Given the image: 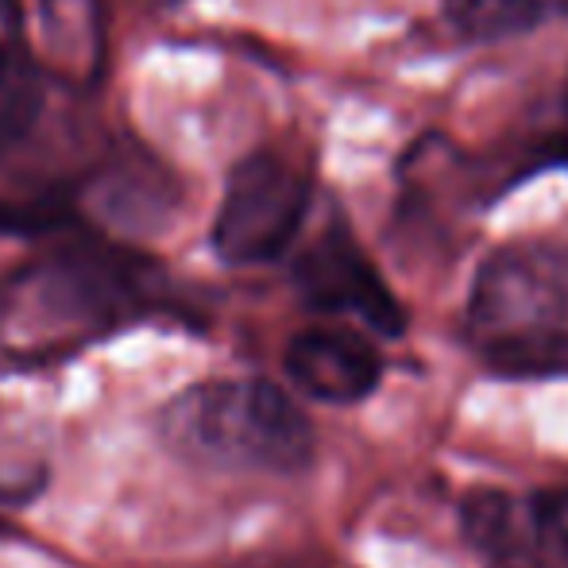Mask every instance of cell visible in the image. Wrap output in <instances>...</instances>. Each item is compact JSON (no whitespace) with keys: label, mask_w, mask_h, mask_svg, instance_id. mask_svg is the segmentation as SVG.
<instances>
[{"label":"cell","mask_w":568,"mask_h":568,"mask_svg":"<svg viewBox=\"0 0 568 568\" xmlns=\"http://www.w3.org/2000/svg\"><path fill=\"white\" fill-rule=\"evenodd\" d=\"M159 317L197 325L163 263L105 232H70L0 271V375L51 372Z\"/></svg>","instance_id":"obj_1"},{"label":"cell","mask_w":568,"mask_h":568,"mask_svg":"<svg viewBox=\"0 0 568 568\" xmlns=\"http://www.w3.org/2000/svg\"><path fill=\"white\" fill-rule=\"evenodd\" d=\"M464 341L503 379L568 375V244L510 240L484 255L464 302Z\"/></svg>","instance_id":"obj_2"},{"label":"cell","mask_w":568,"mask_h":568,"mask_svg":"<svg viewBox=\"0 0 568 568\" xmlns=\"http://www.w3.org/2000/svg\"><path fill=\"white\" fill-rule=\"evenodd\" d=\"M163 449L194 468L302 476L317 456L314 422L271 379H202L155 414Z\"/></svg>","instance_id":"obj_3"},{"label":"cell","mask_w":568,"mask_h":568,"mask_svg":"<svg viewBox=\"0 0 568 568\" xmlns=\"http://www.w3.org/2000/svg\"><path fill=\"white\" fill-rule=\"evenodd\" d=\"M314 205V174L283 151L255 148L236 159L210 229L213 255L229 267H267L302 236Z\"/></svg>","instance_id":"obj_4"},{"label":"cell","mask_w":568,"mask_h":568,"mask_svg":"<svg viewBox=\"0 0 568 568\" xmlns=\"http://www.w3.org/2000/svg\"><path fill=\"white\" fill-rule=\"evenodd\" d=\"M291 286L310 314L352 317L379 337L395 341L410 325L406 306L356 240L344 213H329L317 236L298 247L291 263Z\"/></svg>","instance_id":"obj_5"},{"label":"cell","mask_w":568,"mask_h":568,"mask_svg":"<svg viewBox=\"0 0 568 568\" xmlns=\"http://www.w3.org/2000/svg\"><path fill=\"white\" fill-rule=\"evenodd\" d=\"M460 530L476 554L499 568H565L568 487L526 495L476 487L460 503Z\"/></svg>","instance_id":"obj_6"},{"label":"cell","mask_w":568,"mask_h":568,"mask_svg":"<svg viewBox=\"0 0 568 568\" xmlns=\"http://www.w3.org/2000/svg\"><path fill=\"white\" fill-rule=\"evenodd\" d=\"M286 379L325 406H356L383 383V356L364 333L341 325H310L286 341Z\"/></svg>","instance_id":"obj_7"},{"label":"cell","mask_w":568,"mask_h":568,"mask_svg":"<svg viewBox=\"0 0 568 568\" xmlns=\"http://www.w3.org/2000/svg\"><path fill=\"white\" fill-rule=\"evenodd\" d=\"M47 74L31 54L23 0H0V159L20 151L47 113Z\"/></svg>","instance_id":"obj_8"},{"label":"cell","mask_w":568,"mask_h":568,"mask_svg":"<svg viewBox=\"0 0 568 568\" xmlns=\"http://www.w3.org/2000/svg\"><path fill=\"white\" fill-rule=\"evenodd\" d=\"M442 20L464 43H503L568 20V0H442Z\"/></svg>","instance_id":"obj_9"},{"label":"cell","mask_w":568,"mask_h":568,"mask_svg":"<svg viewBox=\"0 0 568 568\" xmlns=\"http://www.w3.org/2000/svg\"><path fill=\"white\" fill-rule=\"evenodd\" d=\"M51 479L39 429L28 414L0 403V507H28Z\"/></svg>","instance_id":"obj_10"},{"label":"cell","mask_w":568,"mask_h":568,"mask_svg":"<svg viewBox=\"0 0 568 568\" xmlns=\"http://www.w3.org/2000/svg\"><path fill=\"white\" fill-rule=\"evenodd\" d=\"M561 166L568 171V78L561 90V105H557V120L549 128H541L530 143H523V151H518V159L507 171V190L541 171H561Z\"/></svg>","instance_id":"obj_11"}]
</instances>
